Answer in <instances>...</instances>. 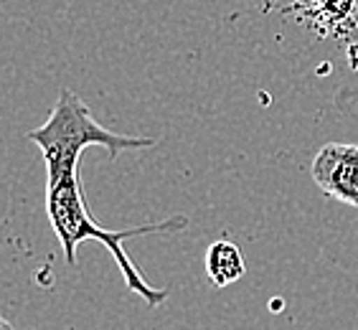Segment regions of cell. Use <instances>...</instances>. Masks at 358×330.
Listing matches in <instances>:
<instances>
[{
    "mask_svg": "<svg viewBox=\"0 0 358 330\" xmlns=\"http://www.w3.org/2000/svg\"><path fill=\"white\" fill-rule=\"evenodd\" d=\"M358 0H310L308 13L315 18H331V21H348L356 13Z\"/></svg>",
    "mask_w": 358,
    "mask_h": 330,
    "instance_id": "cell-5",
    "label": "cell"
},
{
    "mask_svg": "<svg viewBox=\"0 0 358 330\" xmlns=\"http://www.w3.org/2000/svg\"><path fill=\"white\" fill-rule=\"evenodd\" d=\"M28 140L38 145V150L46 163V186H56L64 180L79 178V163L82 152L90 145H99L107 150L110 160L120 158L124 150H145L158 145L155 138H135V135H120L107 130L92 115V110L64 87L59 92L54 110L48 112L41 127L28 132Z\"/></svg>",
    "mask_w": 358,
    "mask_h": 330,
    "instance_id": "cell-2",
    "label": "cell"
},
{
    "mask_svg": "<svg viewBox=\"0 0 358 330\" xmlns=\"http://www.w3.org/2000/svg\"><path fill=\"white\" fill-rule=\"evenodd\" d=\"M3 330H10V325H8L6 320H3Z\"/></svg>",
    "mask_w": 358,
    "mask_h": 330,
    "instance_id": "cell-6",
    "label": "cell"
},
{
    "mask_svg": "<svg viewBox=\"0 0 358 330\" xmlns=\"http://www.w3.org/2000/svg\"><path fill=\"white\" fill-rule=\"evenodd\" d=\"M206 277L211 280V285L219 289L231 287L247 275V259L244 252L239 249V244L231 239H216L211 247L206 249Z\"/></svg>",
    "mask_w": 358,
    "mask_h": 330,
    "instance_id": "cell-4",
    "label": "cell"
},
{
    "mask_svg": "<svg viewBox=\"0 0 358 330\" xmlns=\"http://www.w3.org/2000/svg\"><path fill=\"white\" fill-rule=\"evenodd\" d=\"M315 186L333 201L358 208V145L328 143L313 160Z\"/></svg>",
    "mask_w": 358,
    "mask_h": 330,
    "instance_id": "cell-3",
    "label": "cell"
},
{
    "mask_svg": "<svg viewBox=\"0 0 358 330\" xmlns=\"http://www.w3.org/2000/svg\"><path fill=\"white\" fill-rule=\"evenodd\" d=\"M46 213H48V224L54 229L56 239L62 244L64 257L71 267H76V249L82 247L84 241H99L110 249L112 259L117 261V269L122 275L124 285L130 292L145 300L150 308H160V305L168 300V289L152 287L145 275L135 267V261L130 259V254L124 252V239H132V236H148V234H180L188 229L186 216H171V219H160L150 221V224H143V227H132V229H104L99 221L92 216L90 206H87V199H84V188L82 178H71L64 180V183H56V186H46Z\"/></svg>",
    "mask_w": 358,
    "mask_h": 330,
    "instance_id": "cell-1",
    "label": "cell"
}]
</instances>
